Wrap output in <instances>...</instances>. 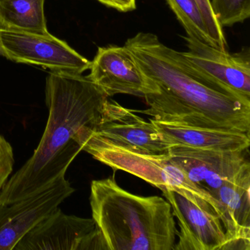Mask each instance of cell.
<instances>
[{
	"mask_svg": "<svg viewBox=\"0 0 250 250\" xmlns=\"http://www.w3.org/2000/svg\"><path fill=\"white\" fill-rule=\"evenodd\" d=\"M109 97L87 76L50 72L46 78L49 118L33 156L2 188L0 204L8 205L39 192L65 176L81 147L74 137L96 126Z\"/></svg>",
	"mask_w": 250,
	"mask_h": 250,
	"instance_id": "7a4b0ae2",
	"label": "cell"
},
{
	"mask_svg": "<svg viewBox=\"0 0 250 250\" xmlns=\"http://www.w3.org/2000/svg\"><path fill=\"white\" fill-rule=\"evenodd\" d=\"M124 46L159 88L145 96L147 109L134 112L161 122L250 134V99L202 74L153 33L140 32Z\"/></svg>",
	"mask_w": 250,
	"mask_h": 250,
	"instance_id": "6da1fadb",
	"label": "cell"
},
{
	"mask_svg": "<svg viewBox=\"0 0 250 250\" xmlns=\"http://www.w3.org/2000/svg\"><path fill=\"white\" fill-rule=\"evenodd\" d=\"M0 46L10 61L41 66L51 72L83 75L90 68V61L49 33L0 28Z\"/></svg>",
	"mask_w": 250,
	"mask_h": 250,
	"instance_id": "5b68a950",
	"label": "cell"
},
{
	"mask_svg": "<svg viewBox=\"0 0 250 250\" xmlns=\"http://www.w3.org/2000/svg\"><path fill=\"white\" fill-rule=\"evenodd\" d=\"M14 165L12 146L0 134V193L12 173Z\"/></svg>",
	"mask_w": 250,
	"mask_h": 250,
	"instance_id": "d6986e66",
	"label": "cell"
},
{
	"mask_svg": "<svg viewBox=\"0 0 250 250\" xmlns=\"http://www.w3.org/2000/svg\"><path fill=\"white\" fill-rule=\"evenodd\" d=\"M108 8H113L120 12H131L136 9V0H97Z\"/></svg>",
	"mask_w": 250,
	"mask_h": 250,
	"instance_id": "ffe728a7",
	"label": "cell"
},
{
	"mask_svg": "<svg viewBox=\"0 0 250 250\" xmlns=\"http://www.w3.org/2000/svg\"><path fill=\"white\" fill-rule=\"evenodd\" d=\"M212 9L222 28L243 23L250 17V0H210Z\"/></svg>",
	"mask_w": 250,
	"mask_h": 250,
	"instance_id": "e0dca14e",
	"label": "cell"
},
{
	"mask_svg": "<svg viewBox=\"0 0 250 250\" xmlns=\"http://www.w3.org/2000/svg\"><path fill=\"white\" fill-rule=\"evenodd\" d=\"M180 226L174 250H225L228 238L216 211L195 204L182 194L162 191Z\"/></svg>",
	"mask_w": 250,
	"mask_h": 250,
	"instance_id": "8fae6325",
	"label": "cell"
},
{
	"mask_svg": "<svg viewBox=\"0 0 250 250\" xmlns=\"http://www.w3.org/2000/svg\"><path fill=\"white\" fill-rule=\"evenodd\" d=\"M89 70L87 77L109 98L118 94L144 98L159 91L125 46L99 47Z\"/></svg>",
	"mask_w": 250,
	"mask_h": 250,
	"instance_id": "ba28073f",
	"label": "cell"
},
{
	"mask_svg": "<svg viewBox=\"0 0 250 250\" xmlns=\"http://www.w3.org/2000/svg\"><path fill=\"white\" fill-rule=\"evenodd\" d=\"M91 131L115 144L150 154H167L170 146L150 120L146 121L118 102L108 99Z\"/></svg>",
	"mask_w": 250,
	"mask_h": 250,
	"instance_id": "30bf717a",
	"label": "cell"
},
{
	"mask_svg": "<svg viewBox=\"0 0 250 250\" xmlns=\"http://www.w3.org/2000/svg\"><path fill=\"white\" fill-rule=\"evenodd\" d=\"M90 203L106 250H174L178 231L164 197L132 194L110 177L92 181Z\"/></svg>",
	"mask_w": 250,
	"mask_h": 250,
	"instance_id": "3957f363",
	"label": "cell"
},
{
	"mask_svg": "<svg viewBox=\"0 0 250 250\" xmlns=\"http://www.w3.org/2000/svg\"><path fill=\"white\" fill-rule=\"evenodd\" d=\"M75 191L60 178L44 189L8 205L0 204V250H14L17 243Z\"/></svg>",
	"mask_w": 250,
	"mask_h": 250,
	"instance_id": "52a82bcc",
	"label": "cell"
},
{
	"mask_svg": "<svg viewBox=\"0 0 250 250\" xmlns=\"http://www.w3.org/2000/svg\"><path fill=\"white\" fill-rule=\"evenodd\" d=\"M195 2L201 11L209 36L215 47L219 48L222 50H227L228 43L224 35L222 26L216 20V16L212 9L210 0H195Z\"/></svg>",
	"mask_w": 250,
	"mask_h": 250,
	"instance_id": "ac0fdd59",
	"label": "cell"
},
{
	"mask_svg": "<svg viewBox=\"0 0 250 250\" xmlns=\"http://www.w3.org/2000/svg\"><path fill=\"white\" fill-rule=\"evenodd\" d=\"M150 120L170 147L184 146L221 151L244 150L250 147L249 133L187 126Z\"/></svg>",
	"mask_w": 250,
	"mask_h": 250,
	"instance_id": "5bb4252c",
	"label": "cell"
},
{
	"mask_svg": "<svg viewBox=\"0 0 250 250\" xmlns=\"http://www.w3.org/2000/svg\"><path fill=\"white\" fill-rule=\"evenodd\" d=\"M250 163L213 194L226 232L225 250H250Z\"/></svg>",
	"mask_w": 250,
	"mask_h": 250,
	"instance_id": "4fadbf2b",
	"label": "cell"
},
{
	"mask_svg": "<svg viewBox=\"0 0 250 250\" xmlns=\"http://www.w3.org/2000/svg\"><path fill=\"white\" fill-rule=\"evenodd\" d=\"M188 51L186 60L209 78L250 99V50L230 54L189 36H182Z\"/></svg>",
	"mask_w": 250,
	"mask_h": 250,
	"instance_id": "7c38bea8",
	"label": "cell"
},
{
	"mask_svg": "<svg viewBox=\"0 0 250 250\" xmlns=\"http://www.w3.org/2000/svg\"><path fill=\"white\" fill-rule=\"evenodd\" d=\"M92 128L84 127L74 137L82 150L114 170L128 172L162 191L172 190L202 207L215 209L219 216L217 201L193 184L171 160L168 153L150 154L123 147L96 135L92 132Z\"/></svg>",
	"mask_w": 250,
	"mask_h": 250,
	"instance_id": "277c9868",
	"label": "cell"
},
{
	"mask_svg": "<svg viewBox=\"0 0 250 250\" xmlns=\"http://www.w3.org/2000/svg\"><path fill=\"white\" fill-rule=\"evenodd\" d=\"M166 2L185 29L187 36L214 46L195 0H166Z\"/></svg>",
	"mask_w": 250,
	"mask_h": 250,
	"instance_id": "2e32d148",
	"label": "cell"
},
{
	"mask_svg": "<svg viewBox=\"0 0 250 250\" xmlns=\"http://www.w3.org/2000/svg\"><path fill=\"white\" fill-rule=\"evenodd\" d=\"M0 56L4 57V52L3 51H2V47H1V46H0Z\"/></svg>",
	"mask_w": 250,
	"mask_h": 250,
	"instance_id": "44dd1931",
	"label": "cell"
},
{
	"mask_svg": "<svg viewBox=\"0 0 250 250\" xmlns=\"http://www.w3.org/2000/svg\"><path fill=\"white\" fill-rule=\"evenodd\" d=\"M45 0H0V28L49 33L44 14Z\"/></svg>",
	"mask_w": 250,
	"mask_h": 250,
	"instance_id": "9a60e30c",
	"label": "cell"
},
{
	"mask_svg": "<svg viewBox=\"0 0 250 250\" xmlns=\"http://www.w3.org/2000/svg\"><path fill=\"white\" fill-rule=\"evenodd\" d=\"M168 155L193 184L211 196L250 163L249 149L221 151L172 146Z\"/></svg>",
	"mask_w": 250,
	"mask_h": 250,
	"instance_id": "9c48e42d",
	"label": "cell"
},
{
	"mask_svg": "<svg viewBox=\"0 0 250 250\" xmlns=\"http://www.w3.org/2000/svg\"><path fill=\"white\" fill-rule=\"evenodd\" d=\"M106 250L92 219L64 213L59 208L29 231L14 250Z\"/></svg>",
	"mask_w": 250,
	"mask_h": 250,
	"instance_id": "8992f818",
	"label": "cell"
}]
</instances>
